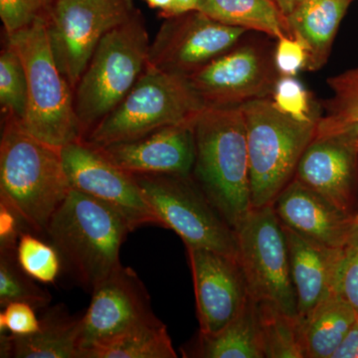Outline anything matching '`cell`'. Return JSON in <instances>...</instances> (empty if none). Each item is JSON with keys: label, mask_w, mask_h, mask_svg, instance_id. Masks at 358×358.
Segmentation results:
<instances>
[{"label": "cell", "mask_w": 358, "mask_h": 358, "mask_svg": "<svg viewBox=\"0 0 358 358\" xmlns=\"http://www.w3.org/2000/svg\"><path fill=\"white\" fill-rule=\"evenodd\" d=\"M192 178L236 231L252 209L246 122L240 107H204L193 120Z\"/></svg>", "instance_id": "obj_1"}, {"label": "cell", "mask_w": 358, "mask_h": 358, "mask_svg": "<svg viewBox=\"0 0 358 358\" xmlns=\"http://www.w3.org/2000/svg\"><path fill=\"white\" fill-rule=\"evenodd\" d=\"M61 148L3 117L0 140V200L22 217L28 228L46 235L55 212L71 192Z\"/></svg>", "instance_id": "obj_2"}, {"label": "cell", "mask_w": 358, "mask_h": 358, "mask_svg": "<svg viewBox=\"0 0 358 358\" xmlns=\"http://www.w3.org/2000/svg\"><path fill=\"white\" fill-rule=\"evenodd\" d=\"M131 232L126 219L109 205L71 189L46 235L75 281L92 293L122 265L120 250Z\"/></svg>", "instance_id": "obj_3"}, {"label": "cell", "mask_w": 358, "mask_h": 358, "mask_svg": "<svg viewBox=\"0 0 358 358\" xmlns=\"http://www.w3.org/2000/svg\"><path fill=\"white\" fill-rule=\"evenodd\" d=\"M150 45L138 10L99 42L74 89L83 140L133 89L147 67Z\"/></svg>", "instance_id": "obj_4"}, {"label": "cell", "mask_w": 358, "mask_h": 358, "mask_svg": "<svg viewBox=\"0 0 358 358\" xmlns=\"http://www.w3.org/2000/svg\"><path fill=\"white\" fill-rule=\"evenodd\" d=\"M6 37L24 66L28 106L23 128L40 141L61 148L83 140L75 112L74 91L56 62L45 18Z\"/></svg>", "instance_id": "obj_5"}, {"label": "cell", "mask_w": 358, "mask_h": 358, "mask_svg": "<svg viewBox=\"0 0 358 358\" xmlns=\"http://www.w3.org/2000/svg\"><path fill=\"white\" fill-rule=\"evenodd\" d=\"M240 108L246 122L252 207L272 205L294 180L319 117L299 121L280 112L268 96Z\"/></svg>", "instance_id": "obj_6"}, {"label": "cell", "mask_w": 358, "mask_h": 358, "mask_svg": "<svg viewBox=\"0 0 358 358\" xmlns=\"http://www.w3.org/2000/svg\"><path fill=\"white\" fill-rule=\"evenodd\" d=\"M205 107L187 78L147 65L133 89L84 138L98 148L192 122Z\"/></svg>", "instance_id": "obj_7"}, {"label": "cell", "mask_w": 358, "mask_h": 358, "mask_svg": "<svg viewBox=\"0 0 358 358\" xmlns=\"http://www.w3.org/2000/svg\"><path fill=\"white\" fill-rule=\"evenodd\" d=\"M162 228L174 231L186 248L237 257L235 229L200 189L192 174H134Z\"/></svg>", "instance_id": "obj_8"}, {"label": "cell", "mask_w": 358, "mask_h": 358, "mask_svg": "<svg viewBox=\"0 0 358 358\" xmlns=\"http://www.w3.org/2000/svg\"><path fill=\"white\" fill-rule=\"evenodd\" d=\"M236 233L250 298L299 320L288 243L273 205L252 207Z\"/></svg>", "instance_id": "obj_9"}, {"label": "cell", "mask_w": 358, "mask_h": 358, "mask_svg": "<svg viewBox=\"0 0 358 358\" xmlns=\"http://www.w3.org/2000/svg\"><path fill=\"white\" fill-rule=\"evenodd\" d=\"M136 10L134 0H54L45 17L47 33L73 91L99 42Z\"/></svg>", "instance_id": "obj_10"}, {"label": "cell", "mask_w": 358, "mask_h": 358, "mask_svg": "<svg viewBox=\"0 0 358 358\" xmlns=\"http://www.w3.org/2000/svg\"><path fill=\"white\" fill-rule=\"evenodd\" d=\"M61 157L72 189L109 205L133 231L147 225L162 227L134 174L115 164L100 148L84 140L73 141L61 148Z\"/></svg>", "instance_id": "obj_11"}, {"label": "cell", "mask_w": 358, "mask_h": 358, "mask_svg": "<svg viewBox=\"0 0 358 358\" xmlns=\"http://www.w3.org/2000/svg\"><path fill=\"white\" fill-rule=\"evenodd\" d=\"M246 32L199 10L166 18L150 42L148 64L188 77L234 48Z\"/></svg>", "instance_id": "obj_12"}, {"label": "cell", "mask_w": 358, "mask_h": 358, "mask_svg": "<svg viewBox=\"0 0 358 358\" xmlns=\"http://www.w3.org/2000/svg\"><path fill=\"white\" fill-rule=\"evenodd\" d=\"M186 78L205 107H240L267 98L277 81L268 59L252 45H236Z\"/></svg>", "instance_id": "obj_13"}, {"label": "cell", "mask_w": 358, "mask_h": 358, "mask_svg": "<svg viewBox=\"0 0 358 358\" xmlns=\"http://www.w3.org/2000/svg\"><path fill=\"white\" fill-rule=\"evenodd\" d=\"M192 268L199 331L213 334L234 319L249 301L243 268L237 257L186 248Z\"/></svg>", "instance_id": "obj_14"}, {"label": "cell", "mask_w": 358, "mask_h": 358, "mask_svg": "<svg viewBox=\"0 0 358 358\" xmlns=\"http://www.w3.org/2000/svg\"><path fill=\"white\" fill-rule=\"evenodd\" d=\"M152 315L150 294L140 277L133 268L120 265L92 291L83 313L80 353Z\"/></svg>", "instance_id": "obj_15"}, {"label": "cell", "mask_w": 358, "mask_h": 358, "mask_svg": "<svg viewBox=\"0 0 358 358\" xmlns=\"http://www.w3.org/2000/svg\"><path fill=\"white\" fill-rule=\"evenodd\" d=\"M272 205L282 225L327 248H346L358 235L355 215L341 210L296 179Z\"/></svg>", "instance_id": "obj_16"}, {"label": "cell", "mask_w": 358, "mask_h": 358, "mask_svg": "<svg viewBox=\"0 0 358 358\" xmlns=\"http://www.w3.org/2000/svg\"><path fill=\"white\" fill-rule=\"evenodd\" d=\"M131 174H192L195 157L193 121L157 129L134 140L100 148Z\"/></svg>", "instance_id": "obj_17"}, {"label": "cell", "mask_w": 358, "mask_h": 358, "mask_svg": "<svg viewBox=\"0 0 358 358\" xmlns=\"http://www.w3.org/2000/svg\"><path fill=\"white\" fill-rule=\"evenodd\" d=\"M357 141L341 136L313 138L294 174V179L353 215Z\"/></svg>", "instance_id": "obj_18"}, {"label": "cell", "mask_w": 358, "mask_h": 358, "mask_svg": "<svg viewBox=\"0 0 358 358\" xmlns=\"http://www.w3.org/2000/svg\"><path fill=\"white\" fill-rule=\"evenodd\" d=\"M282 228L288 243L289 268L301 324L322 301L338 293L348 247L327 248L306 239L287 226L282 225Z\"/></svg>", "instance_id": "obj_19"}, {"label": "cell", "mask_w": 358, "mask_h": 358, "mask_svg": "<svg viewBox=\"0 0 358 358\" xmlns=\"http://www.w3.org/2000/svg\"><path fill=\"white\" fill-rule=\"evenodd\" d=\"M83 313L72 315L64 305L45 308L38 331L29 336L2 334V358H79Z\"/></svg>", "instance_id": "obj_20"}, {"label": "cell", "mask_w": 358, "mask_h": 358, "mask_svg": "<svg viewBox=\"0 0 358 358\" xmlns=\"http://www.w3.org/2000/svg\"><path fill=\"white\" fill-rule=\"evenodd\" d=\"M352 0H303L286 16L289 31L308 51L306 69L326 64L334 37Z\"/></svg>", "instance_id": "obj_21"}, {"label": "cell", "mask_w": 358, "mask_h": 358, "mask_svg": "<svg viewBox=\"0 0 358 358\" xmlns=\"http://www.w3.org/2000/svg\"><path fill=\"white\" fill-rule=\"evenodd\" d=\"M181 352L183 357L189 358H266L255 301L250 298L220 331H199Z\"/></svg>", "instance_id": "obj_22"}, {"label": "cell", "mask_w": 358, "mask_h": 358, "mask_svg": "<svg viewBox=\"0 0 358 358\" xmlns=\"http://www.w3.org/2000/svg\"><path fill=\"white\" fill-rule=\"evenodd\" d=\"M357 315L338 293L327 296L301 324L305 358H333Z\"/></svg>", "instance_id": "obj_23"}, {"label": "cell", "mask_w": 358, "mask_h": 358, "mask_svg": "<svg viewBox=\"0 0 358 358\" xmlns=\"http://www.w3.org/2000/svg\"><path fill=\"white\" fill-rule=\"evenodd\" d=\"M176 357L166 326L155 315L80 353V358Z\"/></svg>", "instance_id": "obj_24"}, {"label": "cell", "mask_w": 358, "mask_h": 358, "mask_svg": "<svg viewBox=\"0 0 358 358\" xmlns=\"http://www.w3.org/2000/svg\"><path fill=\"white\" fill-rule=\"evenodd\" d=\"M197 10L223 24L263 32L275 39L292 35L275 0H200Z\"/></svg>", "instance_id": "obj_25"}, {"label": "cell", "mask_w": 358, "mask_h": 358, "mask_svg": "<svg viewBox=\"0 0 358 358\" xmlns=\"http://www.w3.org/2000/svg\"><path fill=\"white\" fill-rule=\"evenodd\" d=\"M333 96L319 117L315 138L341 136L358 141V67L331 77L327 81Z\"/></svg>", "instance_id": "obj_26"}, {"label": "cell", "mask_w": 358, "mask_h": 358, "mask_svg": "<svg viewBox=\"0 0 358 358\" xmlns=\"http://www.w3.org/2000/svg\"><path fill=\"white\" fill-rule=\"evenodd\" d=\"M256 303L266 358H305L301 327L272 306Z\"/></svg>", "instance_id": "obj_27"}, {"label": "cell", "mask_w": 358, "mask_h": 358, "mask_svg": "<svg viewBox=\"0 0 358 358\" xmlns=\"http://www.w3.org/2000/svg\"><path fill=\"white\" fill-rule=\"evenodd\" d=\"M26 274L16 259V249L0 250V306L13 301L29 303L36 310H45L52 301L51 294Z\"/></svg>", "instance_id": "obj_28"}, {"label": "cell", "mask_w": 358, "mask_h": 358, "mask_svg": "<svg viewBox=\"0 0 358 358\" xmlns=\"http://www.w3.org/2000/svg\"><path fill=\"white\" fill-rule=\"evenodd\" d=\"M28 106V84L24 66L10 45L0 54V108L3 117L21 124L25 121Z\"/></svg>", "instance_id": "obj_29"}, {"label": "cell", "mask_w": 358, "mask_h": 358, "mask_svg": "<svg viewBox=\"0 0 358 358\" xmlns=\"http://www.w3.org/2000/svg\"><path fill=\"white\" fill-rule=\"evenodd\" d=\"M16 259L26 274L41 284H54L62 268V259L53 244L27 231L18 240Z\"/></svg>", "instance_id": "obj_30"}, {"label": "cell", "mask_w": 358, "mask_h": 358, "mask_svg": "<svg viewBox=\"0 0 358 358\" xmlns=\"http://www.w3.org/2000/svg\"><path fill=\"white\" fill-rule=\"evenodd\" d=\"M272 102L282 114L299 121H310L319 117L313 115L312 99L308 90L293 76L277 79L271 94Z\"/></svg>", "instance_id": "obj_31"}, {"label": "cell", "mask_w": 358, "mask_h": 358, "mask_svg": "<svg viewBox=\"0 0 358 358\" xmlns=\"http://www.w3.org/2000/svg\"><path fill=\"white\" fill-rule=\"evenodd\" d=\"M54 0H0L1 18L6 36L46 17Z\"/></svg>", "instance_id": "obj_32"}, {"label": "cell", "mask_w": 358, "mask_h": 358, "mask_svg": "<svg viewBox=\"0 0 358 358\" xmlns=\"http://www.w3.org/2000/svg\"><path fill=\"white\" fill-rule=\"evenodd\" d=\"M0 313V334L9 333L13 336H29L38 331L40 319L36 308L29 303L13 301L2 308Z\"/></svg>", "instance_id": "obj_33"}, {"label": "cell", "mask_w": 358, "mask_h": 358, "mask_svg": "<svg viewBox=\"0 0 358 358\" xmlns=\"http://www.w3.org/2000/svg\"><path fill=\"white\" fill-rule=\"evenodd\" d=\"M274 55L275 69L281 76H296L307 68L308 51L293 35L277 39Z\"/></svg>", "instance_id": "obj_34"}, {"label": "cell", "mask_w": 358, "mask_h": 358, "mask_svg": "<svg viewBox=\"0 0 358 358\" xmlns=\"http://www.w3.org/2000/svg\"><path fill=\"white\" fill-rule=\"evenodd\" d=\"M338 293L358 313V235L346 250L339 275Z\"/></svg>", "instance_id": "obj_35"}, {"label": "cell", "mask_w": 358, "mask_h": 358, "mask_svg": "<svg viewBox=\"0 0 358 358\" xmlns=\"http://www.w3.org/2000/svg\"><path fill=\"white\" fill-rule=\"evenodd\" d=\"M27 224L13 207L0 200V250L16 249Z\"/></svg>", "instance_id": "obj_36"}, {"label": "cell", "mask_w": 358, "mask_h": 358, "mask_svg": "<svg viewBox=\"0 0 358 358\" xmlns=\"http://www.w3.org/2000/svg\"><path fill=\"white\" fill-rule=\"evenodd\" d=\"M333 358H358V315Z\"/></svg>", "instance_id": "obj_37"}, {"label": "cell", "mask_w": 358, "mask_h": 358, "mask_svg": "<svg viewBox=\"0 0 358 358\" xmlns=\"http://www.w3.org/2000/svg\"><path fill=\"white\" fill-rule=\"evenodd\" d=\"M199 1L200 0H173L171 11L166 18L197 10Z\"/></svg>", "instance_id": "obj_38"}, {"label": "cell", "mask_w": 358, "mask_h": 358, "mask_svg": "<svg viewBox=\"0 0 358 358\" xmlns=\"http://www.w3.org/2000/svg\"><path fill=\"white\" fill-rule=\"evenodd\" d=\"M148 6L152 8L157 9L159 11L160 16L166 18L171 11L173 0H145Z\"/></svg>", "instance_id": "obj_39"}, {"label": "cell", "mask_w": 358, "mask_h": 358, "mask_svg": "<svg viewBox=\"0 0 358 358\" xmlns=\"http://www.w3.org/2000/svg\"><path fill=\"white\" fill-rule=\"evenodd\" d=\"M303 1V0H275L280 10L282 11L285 16L291 13Z\"/></svg>", "instance_id": "obj_40"}, {"label": "cell", "mask_w": 358, "mask_h": 358, "mask_svg": "<svg viewBox=\"0 0 358 358\" xmlns=\"http://www.w3.org/2000/svg\"><path fill=\"white\" fill-rule=\"evenodd\" d=\"M357 147H358V141H357ZM355 222H357V230H358V210L357 213H355Z\"/></svg>", "instance_id": "obj_41"}]
</instances>
